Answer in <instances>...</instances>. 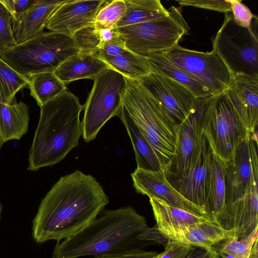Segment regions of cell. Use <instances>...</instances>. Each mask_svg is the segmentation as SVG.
<instances>
[{
  "mask_svg": "<svg viewBox=\"0 0 258 258\" xmlns=\"http://www.w3.org/2000/svg\"><path fill=\"white\" fill-rule=\"evenodd\" d=\"M100 183L80 170L62 176L42 200L33 220L37 243L57 242L80 231L109 203Z\"/></svg>",
  "mask_w": 258,
  "mask_h": 258,
  "instance_id": "obj_1",
  "label": "cell"
},
{
  "mask_svg": "<svg viewBox=\"0 0 258 258\" xmlns=\"http://www.w3.org/2000/svg\"><path fill=\"white\" fill-rule=\"evenodd\" d=\"M98 216L75 234L57 242L52 258L117 254L151 244L139 238L149 227L145 217L133 207L103 209Z\"/></svg>",
  "mask_w": 258,
  "mask_h": 258,
  "instance_id": "obj_2",
  "label": "cell"
},
{
  "mask_svg": "<svg viewBox=\"0 0 258 258\" xmlns=\"http://www.w3.org/2000/svg\"><path fill=\"white\" fill-rule=\"evenodd\" d=\"M79 98L66 90L40 107V117L28 154V169L59 163L79 145L82 134Z\"/></svg>",
  "mask_w": 258,
  "mask_h": 258,
  "instance_id": "obj_3",
  "label": "cell"
},
{
  "mask_svg": "<svg viewBox=\"0 0 258 258\" xmlns=\"http://www.w3.org/2000/svg\"><path fill=\"white\" fill-rule=\"evenodd\" d=\"M126 79L122 105L152 147L163 169L174 155L177 126L159 102L139 82Z\"/></svg>",
  "mask_w": 258,
  "mask_h": 258,
  "instance_id": "obj_4",
  "label": "cell"
},
{
  "mask_svg": "<svg viewBox=\"0 0 258 258\" xmlns=\"http://www.w3.org/2000/svg\"><path fill=\"white\" fill-rule=\"evenodd\" d=\"M77 53L72 37L50 31L43 32L22 43L7 47L0 57L28 80L35 74L54 72Z\"/></svg>",
  "mask_w": 258,
  "mask_h": 258,
  "instance_id": "obj_5",
  "label": "cell"
},
{
  "mask_svg": "<svg viewBox=\"0 0 258 258\" xmlns=\"http://www.w3.org/2000/svg\"><path fill=\"white\" fill-rule=\"evenodd\" d=\"M168 15L118 28L126 48L142 55L164 53L178 44L189 27L180 10L172 6Z\"/></svg>",
  "mask_w": 258,
  "mask_h": 258,
  "instance_id": "obj_6",
  "label": "cell"
},
{
  "mask_svg": "<svg viewBox=\"0 0 258 258\" xmlns=\"http://www.w3.org/2000/svg\"><path fill=\"white\" fill-rule=\"evenodd\" d=\"M212 40L213 49L222 58L233 76L258 75L257 17L249 28L237 25L231 12Z\"/></svg>",
  "mask_w": 258,
  "mask_h": 258,
  "instance_id": "obj_7",
  "label": "cell"
},
{
  "mask_svg": "<svg viewBox=\"0 0 258 258\" xmlns=\"http://www.w3.org/2000/svg\"><path fill=\"white\" fill-rule=\"evenodd\" d=\"M126 84V78L110 68L95 78L83 107L82 136L86 142L95 139L109 119L119 116Z\"/></svg>",
  "mask_w": 258,
  "mask_h": 258,
  "instance_id": "obj_8",
  "label": "cell"
},
{
  "mask_svg": "<svg viewBox=\"0 0 258 258\" xmlns=\"http://www.w3.org/2000/svg\"><path fill=\"white\" fill-rule=\"evenodd\" d=\"M215 98H196L185 120L177 126L174 155L163 168L167 181L183 176L196 162Z\"/></svg>",
  "mask_w": 258,
  "mask_h": 258,
  "instance_id": "obj_9",
  "label": "cell"
},
{
  "mask_svg": "<svg viewBox=\"0 0 258 258\" xmlns=\"http://www.w3.org/2000/svg\"><path fill=\"white\" fill-rule=\"evenodd\" d=\"M204 133L214 153L225 166L231 163L238 147L251 133L226 91L216 96Z\"/></svg>",
  "mask_w": 258,
  "mask_h": 258,
  "instance_id": "obj_10",
  "label": "cell"
},
{
  "mask_svg": "<svg viewBox=\"0 0 258 258\" xmlns=\"http://www.w3.org/2000/svg\"><path fill=\"white\" fill-rule=\"evenodd\" d=\"M163 53L204 85L214 96L227 91L232 84V74L222 58L213 50L202 52L177 44Z\"/></svg>",
  "mask_w": 258,
  "mask_h": 258,
  "instance_id": "obj_11",
  "label": "cell"
},
{
  "mask_svg": "<svg viewBox=\"0 0 258 258\" xmlns=\"http://www.w3.org/2000/svg\"><path fill=\"white\" fill-rule=\"evenodd\" d=\"M257 151V132L250 133L238 147L231 163L225 165V205L248 191L254 170L258 167Z\"/></svg>",
  "mask_w": 258,
  "mask_h": 258,
  "instance_id": "obj_12",
  "label": "cell"
},
{
  "mask_svg": "<svg viewBox=\"0 0 258 258\" xmlns=\"http://www.w3.org/2000/svg\"><path fill=\"white\" fill-rule=\"evenodd\" d=\"M138 82L159 102L177 126L185 120L196 99L185 86L154 71Z\"/></svg>",
  "mask_w": 258,
  "mask_h": 258,
  "instance_id": "obj_13",
  "label": "cell"
},
{
  "mask_svg": "<svg viewBox=\"0 0 258 258\" xmlns=\"http://www.w3.org/2000/svg\"><path fill=\"white\" fill-rule=\"evenodd\" d=\"M258 167L253 172L248 191L242 198L226 205L213 222L239 239L258 226Z\"/></svg>",
  "mask_w": 258,
  "mask_h": 258,
  "instance_id": "obj_14",
  "label": "cell"
},
{
  "mask_svg": "<svg viewBox=\"0 0 258 258\" xmlns=\"http://www.w3.org/2000/svg\"><path fill=\"white\" fill-rule=\"evenodd\" d=\"M213 156L210 142L204 133L199 155L193 166L183 176L168 181L184 198L204 212Z\"/></svg>",
  "mask_w": 258,
  "mask_h": 258,
  "instance_id": "obj_15",
  "label": "cell"
},
{
  "mask_svg": "<svg viewBox=\"0 0 258 258\" xmlns=\"http://www.w3.org/2000/svg\"><path fill=\"white\" fill-rule=\"evenodd\" d=\"M131 176L138 193L147 195L149 198L158 199L170 206L208 219L202 208L189 202L169 184L163 168L158 171L137 168Z\"/></svg>",
  "mask_w": 258,
  "mask_h": 258,
  "instance_id": "obj_16",
  "label": "cell"
},
{
  "mask_svg": "<svg viewBox=\"0 0 258 258\" xmlns=\"http://www.w3.org/2000/svg\"><path fill=\"white\" fill-rule=\"evenodd\" d=\"M108 1L66 0L50 17L46 28L71 37L85 27L94 26L96 16Z\"/></svg>",
  "mask_w": 258,
  "mask_h": 258,
  "instance_id": "obj_17",
  "label": "cell"
},
{
  "mask_svg": "<svg viewBox=\"0 0 258 258\" xmlns=\"http://www.w3.org/2000/svg\"><path fill=\"white\" fill-rule=\"evenodd\" d=\"M247 130L257 132L258 123V75L233 76L231 86L226 91Z\"/></svg>",
  "mask_w": 258,
  "mask_h": 258,
  "instance_id": "obj_18",
  "label": "cell"
},
{
  "mask_svg": "<svg viewBox=\"0 0 258 258\" xmlns=\"http://www.w3.org/2000/svg\"><path fill=\"white\" fill-rule=\"evenodd\" d=\"M66 0H34L17 19L11 20L12 29L17 44L43 32L55 11Z\"/></svg>",
  "mask_w": 258,
  "mask_h": 258,
  "instance_id": "obj_19",
  "label": "cell"
},
{
  "mask_svg": "<svg viewBox=\"0 0 258 258\" xmlns=\"http://www.w3.org/2000/svg\"><path fill=\"white\" fill-rule=\"evenodd\" d=\"M158 231L167 240L207 248L212 247L223 240L234 238L230 232L209 220Z\"/></svg>",
  "mask_w": 258,
  "mask_h": 258,
  "instance_id": "obj_20",
  "label": "cell"
},
{
  "mask_svg": "<svg viewBox=\"0 0 258 258\" xmlns=\"http://www.w3.org/2000/svg\"><path fill=\"white\" fill-rule=\"evenodd\" d=\"M110 68L109 66L96 54H74L54 72L56 76L66 85L82 79L94 80L103 71Z\"/></svg>",
  "mask_w": 258,
  "mask_h": 258,
  "instance_id": "obj_21",
  "label": "cell"
},
{
  "mask_svg": "<svg viewBox=\"0 0 258 258\" xmlns=\"http://www.w3.org/2000/svg\"><path fill=\"white\" fill-rule=\"evenodd\" d=\"M29 119V106L23 102L0 101V140L5 143L21 139L28 132Z\"/></svg>",
  "mask_w": 258,
  "mask_h": 258,
  "instance_id": "obj_22",
  "label": "cell"
},
{
  "mask_svg": "<svg viewBox=\"0 0 258 258\" xmlns=\"http://www.w3.org/2000/svg\"><path fill=\"white\" fill-rule=\"evenodd\" d=\"M118 117L125 125L132 143L137 163V169L152 171L160 170L162 167L157 155L122 105Z\"/></svg>",
  "mask_w": 258,
  "mask_h": 258,
  "instance_id": "obj_23",
  "label": "cell"
},
{
  "mask_svg": "<svg viewBox=\"0 0 258 258\" xmlns=\"http://www.w3.org/2000/svg\"><path fill=\"white\" fill-rule=\"evenodd\" d=\"M146 56L152 71L164 74L181 83L189 89L196 98L214 96L207 87L174 64L163 53Z\"/></svg>",
  "mask_w": 258,
  "mask_h": 258,
  "instance_id": "obj_24",
  "label": "cell"
},
{
  "mask_svg": "<svg viewBox=\"0 0 258 258\" xmlns=\"http://www.w3.org/2000/svg\"><path fill=\"white\" fill-rule=\"evenodd\" d=\"M150 203L159 231L177 228L209 220L184 210L170 206L155 198H150Z\"/></svg>",
  "mask_w": 258,
  "mask_h": 258,
  "instance_id": "obj_25",
  "label": "cell"
},
{
  "mask_svg": "<svg viewBox=\"0 0 258 258\" xmlns=\"http://www.w3.org/2000/svg\"><path fill=\"white\" fill-rule=\"evenodd\" d=\"M225 165L214 153L205 204L207 218L213 222L216 215L224 207L225 196Z\"/></svg>",
  "mask_w": 258,
  "mask_h": 258,
  "instance_id": "obj_26",
  "label": "cell"
},
{
  "mask_svg": "<svg viewBox=\"0 0 258 258\" xmlns=\"http://www.w3.org/2000/svg\"><path fill=\"white\" fill-rule=\"evenodd\" d=\"M96 55L107 63L110 68L125 78L139 81L152 73L146 56L126 50L115 56L97 54Z\"/></svg>",
  "mask_w": 258,
  "mask_h": 258,
  "instance_id": "obj_27",
  "label": "cell"
},
{
  "mask_svg": "<svg viewBox=\"0 0 258 258\" xmlns=\"http://www.w3.org/2000/svg\"><path fill=\"white\" fill-rule=\"evenodd\" d=\"M126 10L116 28L144 23L162 18L169 12L159 0H125Z\"/></svg>",
  "mask_w": 258,
  "mask_h": 258,
  "instance_id": "obj_28",
  "label": "cell"
},
{
  "mask_svg": "<svg viewBox=\"0 0 258 258\" xmlns=\"http://www.w3.org/2000/svg\"><path fill=\"white\" fill-rule=\"evenodd\" d=\"M30 95L40 107L67 90L54 72H42L32 75L28 79Z\"/></svg>",
  "mask_w": 258,
  "mask_h": 258,
  "instance_id": "obj_29",
  "label": "cell"
},
{
  "mask_svg": "<svg viewBox=\"0 0 258 258\" xmlns=\"http://www.w3.org/2000/svg\"><path fill=\"white\" fill-rule=\"evenodd\" d=\"M28 85V80L12 68L0 57V101L10 104L16 94Z\"/></svg>",
  "mask_w": 258,
  "mask_h": 258,
  "instance_id": "obj_30",
  "label": "cell"
},
{
  "mask_svg": "<svg viewBox=\"0 0 258 258\" xmlns=\"http://www.w3.org/2000/svg\"><path fill=\"white\" fill-rule=\"evenodd\" d=\"M258 226L247 236L238 239H227L215 244L212 247L219 256H231L232 258H248L255 241L258 239Z\"/></svg>",
  "mask_w": 258,
  "mask_h": 258,
  "instance_id": "obj_31",
  "label": "cell"
},
{
  "mask_svg": "<svg viewBox=\"0 0 258 258\" xmlns=\"http://www.w3.org/2000/svg\"><path fill=\"white\" fill-rule=\"evenodd\" d=\"M125 10V0L107 2L98 11L94 27L98 30L116 27L117 23L123 16Z\"/></svg>",
  "mask_w": 258,
  "mask_h": 258,
  "instance_id": "obj_32",
  "label": "cell"
},
{
  "mask_svg": "<svg viewBox=\"0 0 258 258\" xmlns=\"http://www.w3.org/2000/svg\"><path fill=\"white\" fill-rule=\"evenodd\" d=\"M78 53L97 54L100 44L99 30L94 26L82 28L72 36Z\"/></svg>",
  "mask_w": 258,
  "mask_h": 258,
  "instance_id": "obj_33",
  "label": "cell"
},
{
  "mask_svg": "<svg viewBox=\"0 0 258 258\" xmlns=\"http://www.w3.org/2000/svg\"><path fill=\"white\" fill-rule=\"evenodd\" d=\"M178 3L183 6H192L224 14L231 12L229 0H180Z\"/></svg>",
  "mask_w": 258,
  "mask_h": 258,
  "instance_id": "obj_34",
  "label": "cell"
},
{
  "mask_svg": "<svg viewBox=\"0 0 258 258\" xmlns=\"http://www.w3.org/2000/svg\"><path fill=\"white\" fill-rule=\"evenodd\" d=\"M229 1L235 23L243 28L250 27L255 15H253L250 9L242 3V1L229 0Z\"/></svg>",
  "mask_w": 258,
  "mask_h": 258,
  "instance_id": "obj_35",
  "label": "cell"
},
{
  "mask_svg": "<svg viewBox=\"0 0 258 258\" xmlns=\"http://www.w3.org/2000/svg\"><path fill=\"white\" fill-rule=\"evenodd\" d=\"M0 39L7 47L16 45L12 29L11 18L0 2Z\"/></svg>",
  "mask_w": 258,
  "mask_h": 258,
  "instance_id": "obj_36",
  "label": "cell"
},
{
  "mask_svg": "<svg viewBox=\"0 0 258 258\" xmlns=\"http://www.w3.org/2000/svg\"><path fill=\"white\" fill-rule=\"evenodd\" d=\"M192 246L168 240L164 250L158 253L157 258H181L191 248Z\"/></svg>",
  "mask_w": 258,
  "mask_h": 258,
  "instance_id": "obj_37",
  "label": "cell"
},
{
  "mask_svg": "<svg viewBox=\"0 0 258 258\" xmlns=\"http://www.w3.org/2000/svg\"><path fill=\"white\" fill-rule=\"evenodd\" d=\"M10 14L11 20L17 19L31 5L34 0H0Z\"/></svg>",
  "mask_w": 258,
  "mask_h": 258,
  "instance_id": "obj_38",
  "label": "cell"
},
{
  "mask_svg": "<svg viewBox=\"0 0 258 258\" xmlns=\"http://www.w3.org/2000/svg\"><path fill=\"white\" fill-rule=\"evenodd\" d=\"M126 50H128L123 40L119 42H107L101 44L97 54L106 55L109 56L118 55Z\"/></svg>",
  "mask_w": 258,
  "mask_h": 258,
  "instance_id": "obj_39",
  "label": "cell"
},
{
  "mask_svg": "<svg viewBox=\"0 0 258 258\" xmlns=\"http://www.w3.org/2000/svg\"><path fill=\"white\" fill-rule=\"evenodd\" d=\"M158 253L143 249L113 255L93 256L92 258H157Z\"/></svg>",
  "mask_w": 258,
  "mask_h": 258,
  "instance_id": "obj_40",
  "label": "cell"
},
{
  "mask_svg": "<svg viewBox=\"0 0 258 258\" xmlns=\"http://www.w3.org/2000/svg\"><path fill=\"white\" fill-rule=\"evenodd\" d=\"M181 258H220L213 247L192 246L191 249Z\"/></svg>",
  "mask_w": 258,
  "mask_h": 258,
  "instance_id": "obj_41",
  "label": "cell"
},
{
  "mask_svg": "<svg viewBox=\"0 0 258 258\" xmlns=\"http://www.w3.org/2000/svg\"><path fill=\"white\" fill-rule=\"evenodd\" d=\"M99 31L100 36V45L104 43L119 42L123 40L116 27L101 29Z\"/></svg>",
  "mask_w": 258,
  "mask_h": 258,
  "instance_id": "obj_42",
  "label": "cell"
},
{
  "mask_svg": "<svg viewBox=\"0 0 258 258\" xmlns=\"http://www.w3.org/2000/svg\"><path fill=\"white\" fill-rule=\"evenodd\" d=\"M258 239L254 243L248 258H258Z\"/></svg>",
  "mask_w": 258,
  "mask_h": 258,
  "instance_id": "obj_43",
  "label": "cell"
},
{
  "mask_svg": "<svg viewBox=\"0 0 258 258\" xmlns=\"http://www.w3.org/2000/svg\"><path fill=\"white\" fill-rule=\"evenodd\" d=\"M7 47H8L0 39V54Z\"/></svg>",
  "mask_w": 258,
  "mask_h": 258,
  "instance_id": "obj_44",
  "label": "cell"
},
{
  "mask_svg": "<svg viewBox=\"0 0 258 258\" xmlns=\"http://www.w3.org/2000/svg\"><path fill=\"white\" fill-rule=\"evenodd\" d=\"M4 144V143L3 142H2L1 140H0V150L1 149L2 147ZM3 206L2 205V204L0 202V221H1V214H2V210H3Z\"/></svg>",
  "mask_w": 258,
  "mask_h": 258,
  "instance_id": "obj_45",
  "label": "cell"
}]
</instances>
